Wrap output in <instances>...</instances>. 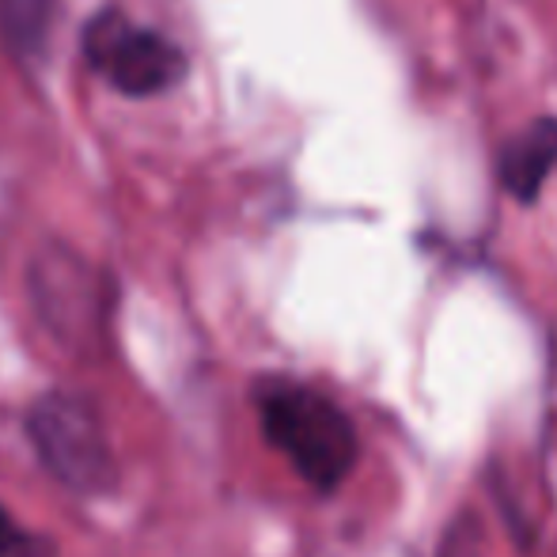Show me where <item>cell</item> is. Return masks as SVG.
<instances>
[{"label": "cell", "instance_id": "6da1fadb", "mask_svg": "<svg viewBox=\"0 0 557 557\" xmlns=\"http://www.w3.org/2000/svg\"><path fill=\"white\" fill-rule=\"evenodd\" d=\"M265 441L277 447L296 474L319 493H331L349 478L357 462V433L352 421L326 395L304 383L273 380L258 395Z\"/></svg>", "mask_w": 557, "mask_h": 557}, {"label": "cell", "instance_id": "7a4b0ae2", "mask_svg": "<svg viewBox=\"0 0 557 557\" xmlns=\"http://www.w3.org/2000/svg\"><path fill=\"white\" fill-rule=\"evenodd\" d=\"M27 433L35 444L38 459L46 462L61 485L73 493L96 497V493L114 490L117 462L107 441V429L99 421L96 406L73 391H50L30 406Z\"/></svg>", "mask_w": 557, "mask_h": 557}, {"label": "cell", "instance_id": "3957f363", "mask_svg": "<svg viewBox=\"0 0 557 557\" xmlns=\"http://www.w3.org/2000/svg\"><path fill=\"white\" fill-rule=\"evenodd\" d=\"M88 61L114 84L122 96L148 99L171 91L186 76V53L160 30H145L122 12H103L84 35Z\"/></svg>", "mask_w": 557, "mask_h": 557}, {"label": "cell", "instance_id": "277c9868", "mask_svg": "<svg viewBox=\"0 0 557 557\" xmlns=\"http://www.w3.org/2000/svg\"><path fill=\"white\" fill-rule=\"evenodd\" d=\"M30 300L42 326L69 349H91L103 326V296L88 262L73 250H42L30 262Z\"/></svg>", "mask_w": 557, "mask_h": 557}, {"label": "cell", "instance_id": "5b68a950", "mask_svg": "<svg viewBox=\"0 0 557 557\" xmlns=\"http://www.w3.org/2000/svg\"><path fill=\"white\" fill-rule=\"evenodd\" d=\"M557 168V117H539L516 133L497 156V178L516 201L531 206Z\"/></svg>", "mask_w": 557, "mask_h": 557}, {"label": "cell", "instance_id": "8992f818", "mask_svg": "<svg viewBox=\"0 0 557 557\" xmlns=\"http://www.w3.org/2000/svg\"><path fill=\"white\" fill-rule=\"evenodd\" d=\"M53 23V0H0V38L15 58H38Z\"/></svg>", "mask_w": 557, "mask_h": 557}, {"label": "cell", "instance_id": "52a82bcc", "mask_svg": "<svg viewBox=\"0 0 557 557\" xmlns=\"http://www.w3.org/2000/svg\"><path fill=\"white\" fill-rule=\"evenodd\" d=\"M0 557H53V546L42 535L23 531L15 516L0 505Z\"/></svg>", "mask_w": 557, "mask_h": 557}, {"label": "cell", "instance_id": "ba28073f", "mask_svg": "<svg viewBox=\"0 0 557 557\" xmlns=\"http://www.w3.org/2000/svg\"><path fill=\"white\" fill-rule=\"evenodd\" d=\"M474 543H478V531L470 528V523H455L441 543V557H482V550H478Z\"/></svg>", "mask_w": 557, "mask_h": 557}]
</instances>
